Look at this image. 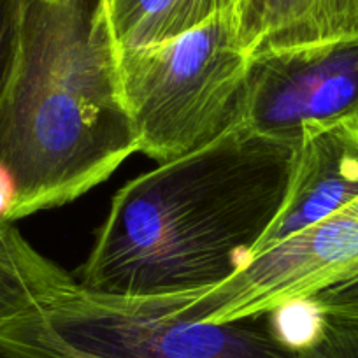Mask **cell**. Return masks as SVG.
Segmentation results:
<instances>
[{"label":"cell","mask_w":358,"mask_h":358,"mask_svg":"<svg viewBox=\"0 0 358 358\" xmlns=\"http://www.w3.org/2000/svg\"><path fill=\"white\" fill-rule=\"evenodd\" d=\"M241 0H108L116 51L176 39L222 15Z\"/></svg>","instance_id":"cell-9"},{"label":"cell","mask_w":358,"mask_h":358,"mask_svg":"<svg viewBox=\"0 0 358 358\" xmlns=\"http://www.w3.org/2000/svg\"><path fill=\"white\" fill-rule=\"evenodd\" d=\"M74 281L32 248L15 223L0 220V327Z\"/></svg>","instance_id":"cell-10"},{"label":"cell","mask_w":358,"mask_h":358,"mask_svg":"<svg viewBox=\"0 0 358 358\" xmlns=\"http://www.w3.org/2000/svg\"><path fill=\"white\" fill-rule=\"evenodd\" d=\"M0 346L29 358H297L274 336L271 313L190 322L143 299L94 294L78 281L6 322Z\"/></svg>","instance_id":"cell-3"},{"label":"cell","mask_w":358,"mask_h":358,"mask_svg":"<svg viewBox=\"0 0 358 358\" xmlns=\"http://www.w3.org/2000/svg\"><path fill=\"white\" fill-rule=\"evenodd\" d=\"M358 278V199L264 251L208 290L146 297L160 311L201 323L267 315Z\"/></svg>","instance_id":"cell-5"},{"label":"cell","mask_w":358,"mask_h":358,"mask_svg":"<svg viewBox=\"0 0 358 358\" xmlns=\"http://www.w3.org/2000/svg\"><path fill=\"white\" fill-rule=\"evenodd\" d=\"M311 301L325 316L358 323V278L327 288Z\"/></svg>","instance_id":"cell-14"},{"label":"cell","mask_w":358,"mask_h":358,"mask_svg":"<svg viewBox=\"0 0 358 358\" xmlns=\"http://www.w3.org/2000/svg\"><path fill=\"white\" fill-rule=\"evenodd\" d=\"M325 318L311 299L288 302L271 311L274 336L283 346L297 355L318 341Z\"/></svg>","instance_id":"cell-11"},{"label":"cell","mask_w":358,"mask_h":358,"mask_svg":"<svg viewBox=\"0 0 358 358\" xmlns=\"http://www.w3.org/2000/svg\"><path fill=\"white\" fill-rule=\"evenodd\" d=\"M297 143L236 125L120 188L78 283L125 299L208 290L246 267L288 190Z\"/></svg>","instance_id":"cell-1"},{"label":"cell","mask_w":358,"mask_h":358,"mask_svg":"<svg viewBox=\"0 0 358 358\" xmlns=\"http://www.w3.org/2000/svg\"><path fill=\"white\" fill-rule=\"evenodd\" d=\"M0 358H29V357H25V355L16 353V351L9 350V348L0 346Z\"/></svg>","instance_id":"cell-16"},{"label":"cell","mask_w":358,"mask_h":358,"mask_svg":"<svg viewBox=\"0 0 358 358\" xmlns=\"http://www.w3.org/2000/svg\"><path fill=\"white\" fill-rule=\"evenodd\" d=\"M297 358H358V323L327 316L322 336Z\"/></svg>","instance_id":"cell-12"},{"label":"cell","mask_w":358,"mask_h":358,"mask_svg":"<svg viewBox=\"0 0 358 358\" xmlns=\"http://www.w3.org/2000/svg\"><path fill=\"white\" fill-rule=\"evenodd\" d=\"M357 199L358 122L306 127L283 204L255 246L251 260Z\"/></svg>","instance_id":"cell-7"},{"label":"cell","mask_w":358,"mask_h":358,"mask_svg":"<svg viewBox=\"0 0 358 358\" xmlns=\"http://www.w3.org/2000/svg\"><path fill=\"white\" fill-rule=\"evenodd\" d=\"M20 0H0V99L11 78L18 48Z\"/></svg>","instance_id":"cell-13"},{"label":"cell","mask_w":358,"mask_h":358,"mask_svg":"<svg viewBox=\"0 0 358 358\" xmlns=\"http://www.w3.org/2000/svg\"><path fill=\"white\" fill-rule=\"evenodd\" d=\"M248 60L234 13L165 43L116 51L137 151L167 164L234 129Z\"/></svg>","instance_id":"cell-4"},{"label":"cell","mask_w":358,"mask_h":358,"mask_svg":"<svg viewBox=\"0 0 358 358\" xmlns=\"http://www.w3.org/2000/svg\"><path fill=\"white\" fill-rule=\"evenodd\" d=\"M137 153L108 0H20L18 48L0 99L9 222L76 201Z\"/></svg>","instance_id":"cell-2"},{"label":"cell","mask_w":358,"mask_h":358,"mask_svg":"<svg viewBox=\"0 0 358 358\" xmlns=\"http://www.w3.org/2000/svg\"><path fill=\"white\" fill-rule=\"evenodd\" d=\"M16 202V188L11 174L0 165V220H8Z\"/></svg>","instance_id":"cell-15"},{"label":"cell","mask_w":358,"mask_h":358,"mask_svg":"<svg viewBox=\"0 0 358 358\" xmlns=\"http://www.w3.org/2000/svg\"><path fill=\"white\" fill-rule=\"evenodd\" d=\"M339 122H358V36L250 57L237 125L299 144Z\"/></svg>","instance_id":"cell-6"},{"label":"cell","mask_w":358,"mask_h":358,"mask_svg":"<svg viewBox=\"0 0 358 358\" xmlns=\"http://www.w3.org/2000/svg\"><path fill=\"white\" fill-rule=\"evenodd\" d=\"M237 44L248 58L358 36V0H241Z\"/></svg>","instance_id":"cell-8"}]
</instances>
